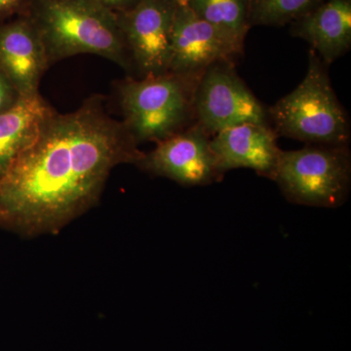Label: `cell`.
Returning a JSON list of instances; mask_svg holds the SVG:
<instances>
[{
  "label": "cell",
  "instance_id": "1",
  "mask_svg": "<svg viewBox=\"0 0 351 351\" xmlns=\"http://www.w3.org/2000/svg\"><path fill=\"white\" fill-rule=\"evenodd\" d=\"M105 98L54 112L0 178V228L25 237L55 234L100 200L110 173L144 156Z\"/></svg>",
  "mask_w": 351,
  "mask_h": 351
},
{
  "label": "cell",
  "instance_id": "2",
  "mask_svg": "<svg viewBox=\"0 0 351 351\" xmlns=\"http://www.w3.org/2000/svg\"><path fill=\"white\" fill-rule=\"evenodd\" d=\"M29 16L50 66L75 55L93 54L126 71L133 69L117 14L96 0H34Z\"/></svg>",
  "mask_w": 351,
  "mask_h": 351
},
{
  "label": "cell",
  "instance_id": "3",
  "mask_svg": "<svg viewBox=\"0 0 351 351\" xmlns=\"http://www.w3.org/2000/svg\"><path fill=\"white\" fill-rule=\"evenodd\" d=\"M328 66L311 50L302 82L267 108L270 126L278 137L308 145L350 144V117L332 89Z\"/></svg>",
  "mask_w": 351,
  "mask_h": 351
},
{
  "label": "cell",
  "instance_id": "4",
  "mask_svg": "<svg viewBox=\"0 0 351 351\" xmlns=\"http://www.w3.org/2000/svg\"><path fill=\"white\" fill-rule=\"evenodd\" d=\"M197 80L167 73L119 82L121 121L138 145L161 142L195 123L193 93Z\"/></svg>",
  "mask_w": 351,
  "mask_h": 351
},
{
  "label": "cell",
  "instance_id": "5",
  "mask_svg": "<svg viewBox=\"0 0 351 351\" xmlns=\"http://www.w3.org/2000/svg\"><path fill=\"white\" fill-rule=\"evenodd\" d=\"M274 181L294 204L341 206L350 191L348 145H307L298 151H281Z\"/></svg>",
  "mask_w": 351,
  "mask_h": 351
},
{
  "label": "cell",
  "instance_id": "6",
  "mask_svg": "<svg viewBox=\"0 0 351 351\" xmlns=\"http://www.w3.org/2000/svg\"><path fill=\"white\" fill-rule=\"evenodd\" d=\"M193 110L195 123L209 136L241 124L270 125L267 108L237 75L233 62L212 64L200 75Z\"/></svg>",
  "mask_w": 351,
  "mask_h": 351
},
{
  "label": "cell",
  "instance_id": "7",
  "mask_svg": "<svg viewBox=\"0 0 351 351\" xmlns=\"http://www.w3.org/2000/svg\"><path fill=\"white\" fill-rule=\"evenodd\" d=\"M178 0H138L117 14L132 68L141 78L168 73Z\"/></svg>",
  "mask_w": 351,
  "mask_h": 351
},
{
  "label": "cell",
  "instance_id": "8",
  "mask_svg": "<svg viewBox=\"0 0 351 351\" xmlns=\"http://www.w3.org/2000/svg\"><path fill=\"white\" fill-rule=\"evenodd\" d=\"M141 170L184 186H203L223 179L211 149V138L197 124L156 143L137 164Z\"/></svg>",
  "mask_w": 351,
  "mask_h": 351
},
{
  "label": "cell",
  "instance_id": "9",
  "mask_svg": "<svg viewBox=\"0 0 351 351\" xmlns=\"http://www.w3.org/2000/svg\"><path fill=\"white\" fill-rule=\"evenodd\" d=\"M243 53L225 34L179 3L171 38L168 73L198 80L212 64L233 62Z\"/></svg>",
  "mask_w": 351,
  "mask_h": 351
},
{
  "label": "cell",
  "instance_id": "10",
  "mask_svg": "<svg viewBox=\"0 0 351 351\" xmlns=\"http://www.w3.org/2000/svg\"><path fill=\"white\" fill-rule=\"evenodd\" d=\"M50 64L38 27L29 16L0 24V71L21 97L39 93Z\"/></svg>",
  "mask_w": 351,
  "mask_h": 351
},
{
  "label": "cell",
  "instance_id": "11",
  "mask_svg": "<svg viewBox=\"0 0 351 351\" xmlns=\"http://www.w3.org/2000/svg\"><path fill=\"white\" fill-rule=\"evenodd\" d=\"M270 125L246 123L215 134L211 149L219 174L248 168L274 181L281 149Z\"/></svg>",
  "mask_w": 351,
  "mask_h": 351
},
{
  "label": "cell",
  "instance_id": "12",
  "mask_svg": "<svg viewBox=\"0 0 351 351\" xmlns=\"http://www.w3.org/2000/svg\"><path fill=\"white\" fill-rule=\"evenodd\" d=\"M290 32L311 44V50L330 66L351 47V0H322L291 23Z\"/></svg>",
  "mask_w": 351,
  "mask_h": 351
},
{
  "label": "cell",
  "instance_id": "13",
  "mask_svg": "<svg viewBox=\"0 0 351 351\" xmlns=\"http://www.w3.org/2000/svg\"><path fill=\"white\" fill-rule=\"evenodd\" d=\"M54 112L38 93L21 97L12 108L0 112V178L34 143L44 122Z\"/></svg>",
  "mask_w": 351,
  "mask_h": 351
},
{
  "label": "cell",
  "instance_id": "14",
  "mask_svg": "<svg viewBox=\"0 0 351 351\" xmlns=\"http://www.w3.org/2000/svg\"><path fill=\"white\" fill-rule=\"evenodd\" d=\"M196 16L209 23L239 47L244 48L250 25V0H189Z\"/></svg>",
  "mask_w": 351,
  "mask_h": 351
},
{
  "label": "cell",
  "instance_id": "15",
  "mask_svg": "<svg viewBox=\"0 0 351 351\" xmlns=\"http://www.w3.org/2000/svg\"><path fill=\"white\" fill-rule=\"evenodd\" d=\"M322 0H250V25L291 24L306 15Z\"/></svg>",
  "mask_w": 351,
  "mask_h": 351
},
{
  "label": "cell",
  "instance_id": "16",
  "mask_svg": "<svg viewBox=\"0 0 351 351\" xmlns=\"http://www.w3.org/2000/svg\"><path fill=\"white\" fill-rule=\"evenodd\" d=\"M34 0H0V24L21 16H29Z\"/></svg>",
  "mask_w": 351,
  "mask_h": 351
},
{
  "label": "cell",
  "instance_id": "17",
  "mask_svg": "<svg viewBox=\"0 0 351 351\" xmlns=\"http://www.w3.org/2000/svg\"><path fill=\"white\" fill-rule=\"evenodd\" d=\"M20 98L17 90L0 71V112L12 108Z\"/></svg>",
  "mask_w": 351,
  "mask_h": 351
},
{
  "label": "cell",
  "instance_id": "18",
  "mask_svg": "<svg viewBox=\"0 0 351 351\" xmlns=\"http://www.w3.org/2000/svg\"><path fill=\"white\" fill-rule=\"evenodd\" d=\"M96 1L108 10L112 11L113 13L119 14L131 9L138 0H96Z\"/></svg>",
  "mask_w": 351,
  "mask_h": 351
},
{
  "label": "cell",
  "instance_id": "19",
  "mask_svg": "<svg viewBox=\"0 0 351 351\" xmlns=\"http://www.w3.org/2000/svg\"><path fill=\"white\" fill-rule=\"evenodd\" d=\"M178 1H179L180 3H186V2H188L189 0H178Z\"/></svg>",
  "mask_w": 351,
  "mask_h": 351
}]
</instances>
